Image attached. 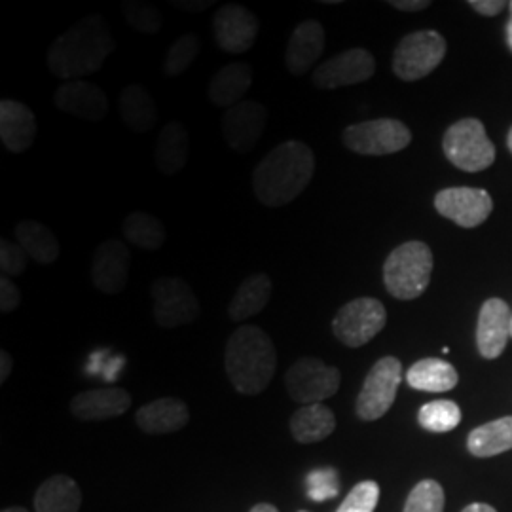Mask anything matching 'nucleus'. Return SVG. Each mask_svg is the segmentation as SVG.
<instances>
[{"instance_id":"1","label":"nucleus","mask_w":512,"mask_h":512,"mask_svg":"<svg viewBox=\"0 0 512 512\" xmlns=\"http://www.w3.org/2000/svg\"><path fill=\"white\" fill-rule=\"evenodd\" d=\"M114 50L116 42L107 19L101 14H90L55 38L48 52V69L65 82L84 80L99 73Z\"/></svg>"},{"instance_id":"2","label":"nucleus","mask_w":512,"mask_h":512,"mask_svg":"<svg viewBox=\"0 0 512 512\" xmlns=\"http://www.w3.org/2000/svg\"><path fill=\"white\" fill-rule=\"evenodd\" d=\"M315 154L302 141H285L270 150L253 171L256 200L266 207L293 203L311 183Z\"/></svg>"},{"instance_id":"3","label":"nucleus","mask_w":512,"mask_h":512,"mask_svg":"<svg viewBox=\"0 0 512 512\" xmlns=\"http://www.w3.org/2000/svg\"><path fill=\"white\" fill-rule=\"evenodd\" d=\"M224 368L241 395H260L274 380L277 351L272 338L256 325L232 332L224 351Z\"/></svg>"},{"instance_id":"4","label":"nucleus","mask_w":512,"mask_h":512,"mask_svg":"<svg viewBox=\"0 0 512 512\" xmlns=\"http://www.w3.org/2000/svg\"><path fill=\"white\" fill-rule=\"evenodd\" d=\"M433 253L423 241H406L391 251L384 264L387 293L397 300H416L433 275Z\"/></svg>"},{"instance_id":"5","label":"nucleus","mask_w":512,"mask_h":512,"mask_svg":"<svg viewBox=\"0 0 512 512\" xmlns=\"http://www.w3.org/2000/svg\"><path fill=\"white\" fill-rule=\"evenodd\" d=\"M442 148L446 158L467 173L484 171L495 162L494 143L488 139L484 124L476 118L459 120L446 129Z\"/></svg>"},{"instance_id":"6","label":"nucleus","mask_w":512,"mask_h":512,"mask_svg":"<svg viewBox=\"0 0 512 512\" xmlns=\"http://www.w3.org/2000/svg\"><path fill=\"white\" fill-rule=\"evenodd\" d=\"M342 384L336 366L323 363L319 357H300L285 374V387L294 403L323 404L334 397Z\"/></svg>"},{"instance_id":"7","label":"nucleus","mask_w":512,"mask_h":512,"mask_svg":"<svg viewBox=\"0 0 512 512\" xmlns=\"http://www.w3.org/2000/svg\"><path fill=\"white\" fill-rule=\"evenodd\" d=\"M387 323L385 306L376 298H355L342 306L332 319V332L348 348H363Z\"/></svg>"},{"instance_id":"8","label":"nucleus","mask_w":512,"mask_h":512,"mask_svg":"<svg viewBox=\"0 0 512 512\" xmlns=\"http://www.w3.org/2000/svg\"><path fill=\"white\" fill-rule=\"evenodd\" d=\"M403 382V365L397 357H382L366 374L365 384L357 397L355 412L363 421L384 418L397 399Z\"/></svg>"},{"instance_id":"9","label":"nucleus","mask_w":512,"mask_h":512,"mask_svg":"<svg viewBox=\"0 0 512 512\" xmlns=\"http://www.w3.org/2000/svg\"><path fill=\"white\" fill-rule=\"evenodd\" d=\"M446 48V40L437 31L410 33L395 48L393 73L404 82L421 80L439 67Z\"/></svg>"},{"instance_id":"10","label":"nucleus","mask_w":512,"mask_h":512,"mask_svg":"<svg viewBox=\"0 0 512 512\" xmlns=\"http://www.w3.org/2000/svg\"><path fill=\"white\" fill-rule=\"evenodd\" d=\"M150 296L154 304V321L162 329L190 325L200 315V300L181 277H160L152 283Z\"/></svg>"},{"instance_id":"11","label":"nucleus","mask_w":512,"mask_h":512,"mask_svg":"<svg viewBox=\"0 0 512 512\" xmlns=\"http://www.w3.org/2000/svg\"><path fill=\"white\" fill-rule=\"evenodd\" d=\"M342 141L355 154L387 156L408 147L412 133L399 120L380 118L348 126L342 133Z\"/></svg>"},{"instance_id":"12","label":"nucleus","mask_w":512,"mask_h":512,"mask_svg":"<svg viewBox=\"0 0 512 512\" xmlns=\"http://www.w3.org/2000/svg\"><path fill=\"white\" fill-rule=\"evenodd\" d=\"M376 73L374 55L365 48H351L313 69L311 82L319 90H338L370 80Z\"/></svg>"},{"instance_id":"13","label":"nucleus","mask_w":512,"mask_h":512,"mask_svg":"<svg viewBox=\"0 0 512 512\" xmlns=\"http://www.w3.org/2000/svg\"><path fill=\"white\" fill-rule=\"evenodd\" d=\"M435 207L442 217L461 228H476L492 215L494 200L482 188H444L435 196Z\"/></svg>"},{"instance_id":"14","label":"nucleus","mask_w":512,"mask_h":512,"mask_svg":"<svg viewBox=\"0 0 512 512\" xmlns=\"http://www.w3.org/2000/svg\"><path fill=\"white\" fill-rule=\"evenodd\" d=\"M258 18L239 4L220 6L213 18L215 42L226 54H245L255 46Z\"/></svg>"},{"instance_id":"15","label":"nucleus","mask_w":512,"mask_h":512,"mask_svg":"<svg viewBox=\"0 0 512 512\" xmlns=\"http://www.w3.org/2000/svg\"><path fill=\"white\" fill-rule=\"evenodd\" d=\"M268 124V110L258 101H241L222 116V135L236 152H251L262 139Z\"/></svg>"},{"instance_id":"16","label":"nucleus","mask_w":512,"mask_h":512,"mask_svg":"<svg viewBox=\"0 0 512 512\" xmlns=\"http://www.w3.org/2000/svg\"><path fill=\"white\" fill-rule=\"evenodd\" d=\"M129 279L128 247L118 239H107L95 251L92 260V283L101 293L120 294Z\"/></svg>"},{"instance_id":"17","label":"nucleus","mask_w":512,"mask_h":512,"mask_svg":"<svg viewBox=\"0 0 512 512\" xmlns=\"http://www.w3.org/2000/svg\"><path fill=\"white\" fill-rule=\"evenodd\" d=\"M511 308L501 298H490L478 313L476 346L484 359H497L511 336Z\"/></svg>"},{"instance_id":"18","label":"nucleus","mask_w":512,"mask_h":512,"mask_svg":"<svg viewBox=\"0 0 512 512\" xmlns=\"http://www.w3.org/2000/svg\"><path fill=\"white\" fill-rule=\"evenodd\" d=\"M55 107L76 118L97 122L109 112V97L97 84L74 80L61 84L54 93Z\"/></svg>"},{"instance_id":"19","label":"nucleus","mask_w":512,"mask_h":512,"mask_svg":"<svg viewBox=\"0 0 512 512\" xmlns=\"http://www.w3.org/2000/svg\"><path fill=\"white\" fill-rule=\"evenodd\" d=\"M131 395L124 387H99L74 395L71 414L80 421H105L126 414Z\"/></svg>"},{"instance_id":"20","label":"nucleus","mask_w":512,"mask_h":512,"mask_svg":"<svg viewBox=\"0 0 512 512\" xmlns=\"http://www.w3.org/2000/svg\"><path fill=\"white\" fill-rule=\"evenodd\" d=\"M325 44H327L325 29L319 21L306 19L300 25H296L285 50L287 71L293 76L308 73L325 52Z\"/></svg>"},{"instance_id":"21","label":"nucleus","mask_w":512,"mask_h":512,"mask_svg":"<svg viewBox=\"0 0 512 512\" xmlns=\"http://www.w3.org/2000/svg\"><path fill=\"white\" fill-rule=\"evenodd\" d=\"M37 133V116L33 110L14 99L0 101V139L4 147L21 154L35 143Z\"/></svg>"},{"instance_id":"22","label":"nucleus","mask_w":512,"mask_h":512,"mask_svg":"<svg viewBox=\"0 0 512 512\" xmlns=\"http://www.w3.org/2000/svg\"><path fill=\"white\" fill-rule=\"evenodd\" d=\"M190 421V410L177 397H164L141 406L135 412L137 427L147 435L177 433Z\"/></svg>"},{"instance_id":"23","label":"nucleus","mask_w":512,"mask_h":512,"mask_svg":"<svg viewBox=\"0 0 512 512\" xmlns=\"http://www.w3.org/2000/svg\"><path fill=\"white\" fill-rule=\"evenodd\" d=\"M253 86V69L247 63H230L215 73L209 82L207 97L219 109H230L245 101Z\"/></svg>"},{"instance_id":"24","label":"nucleus","mask_w":512,"mask_h":512,"mask_svg":"<svg viewBox=\"0 0 512 512\" xmlns=\"http://www.w3.org/2000/svg\"><path fill=\"white\" fill-rule=\"evenodd\" d=\"M190 154V135L183 122H167L156 143V167L165 177L181 173Z\"/></svg>"},{"instance_id":"25","label":"nucleus","mask_w":512,"mask_h":512,"mask_svg":"<svg viewBox=\"0 0 512 512\" xmlns=\"http://www.w3.org/2000/svg\"><path fill=\"white\" fill-rule=\"evenodd\" d=\"M80 507L82 490L71 476H50L40 484L35 494L37 512H80Z\"/></svg>"},{"instance_id":"26","label":"nucleus","mask_w":512,"mask_h":512,"mask_svg":"<svg viewBox=\"0 0 512 512\" xmlns=\"http://www.w3.org/2000/svg\"><path fill=\"white\" fill-rule=\"evenodd\" d=\"M293 439L300 444H315L329 439L336 429V416L325 404H308L294 412L289 421Z\"/></svg>"},{"instance_id":"27","label":"nucleus","mask_w":512,"mask_h":512,"mask_svg":"<svg viewBox=\"0 0 512 512\" xmlns=\"http://www.w3.org/2000/svg\"><path fill=\"white\" fill-rule=\"evenodd\" d=\"M272 277L266 274H255L247 277L238 287L230 306H228V317L234 323H241L258 315L270 302L272 296Z\"/></svg>"},{"instance_id":"28","label":"nucleus","mask_w":512,"mask_h":512,"mask_svg":"<svg viewBox=\"0 0 512 512\" xmlns=\"http://www.w3.org/2000/svg\"><path fill=\"white\" fill-rule=\"evenodd\" d=\"M406 382L418 391L444 393L458 385V370L444 359L427 357L410 366V370L406 372Z\"/></svg>"},{"instance_id":"29","label":"nucleus","mask_w":512,"mask_h":512,"mask_svg":"<svg viewBox=\"0 0 512 512\" xmlns=\"http://www.w3.org/2000/svg\"><path fill=\"white\" fill-rule=\"evenodd\" d=\"M118 107L124 124L133 133H148L156 126L158 109L147 88L139 84H129L128 88H124L120 93Z\"/></svg>"},{"instance_id":"30","label":"nucleus","mask_w":512,"mask_h":512,"mask_svg":"<svg viewBox=\"0 0 512 512\" xmlns=\"http://www.w3.org/2000/svg\"><path fill=\"white\" fill-rule=\"evenodd\" d=\"M16 238L23 251L40 266H50L59 258L61 247L52 230L37 220H21L16 226Z\"/></svg>"},{"instance_id":"31","label":"nucleus","mask_w":512,"mask_h":512,"mask_svg":"<svg viewBox=\"0 0 512 512\" xmlns=\"http://www.w3.org/2000/svg\"><path fill=\"white\" fill-rule=\"evenodd\" d=\"M467 448L476 458H492L512 450V416L473 429L467 439Z\"/></svg>"},{"instance_id":"32","label":"nucleus","mask_w":512,"mask_h":512,"mask_svg":"<svg viewBox=\"0 0 512 512\" xmlns=\"http://www.w3.org/2000/svg\"><path fill=\"white\" fill-rule=\"evenodd\" d=\"M122 230H124V236L129 239V243L145 251H158L167 239L164 222L145 211L129 213L124 219Z\"/></svg>"},{"instance_id":"33","label":"nucleus","mask_w":512,"mask_h":512,"mask_svg":"<svg viewBox=\"0 0 512 512\" xmlns=\"http://www.w3.org/2000/svg\"><path fill=\"white\" fill-rule=\"evenodd\" d=\"M418 421L429 433H448L458 427L461 410L454 401H433L421 406Z\"/></svg>"},{"instance_id":"34","label":"nucleus","mask_w":512,"mask_h":512,"mask_svg":"<svg viewBox=\"0 0 512 512\" xmlns=\"http://www.w3.org/2000/svg\"><path fill=\"white\" fill-rule=\"evenodd\" d=\"M200 54V38L194 33L177 38L167 50L164 59V73L167 76H179L190 69Z\"/></svg>"},{"instance_id":"35","label":"nucleus","mask_w":512,"mask_h":512,"mask_svg":"<svg viewBox=\"0 0 512 512\" xmlns=\"http://www.w3.org/2000/svg\"><path fill=\"white\" fill-rule=\"evenodd\" d=\"M122 14L129 27L143 35H156L162 29V14L148 2L129 0L122 4Z\"/></svg>"},{"instance_id":"36","label":"nucleus","mask_w":512,"mask_h":512,"mask_svg":"<svg viewBox=\"0 0 512 512\" xmlns=\"http://www.w3.org/2000/svg\"><path fill=\"white\" fill-rule=\"evenodd\" d=\"M403 512H444V490L437 480H421L408 495Z\"/></svg>"},{"instance_id":"37","label":"nucleus","mask_w":512,"mask_h":512,"mask_svg":"<svg viewBox=\"0 0 512 512\" xmlns=\"http://www.w3.org/2000/svg\"><path fill=\"white\" fill-rule=\"evenodd\" d=\"M380 499V486L374 480L359 482L336 512H374Z\"/></svg>"},{"instance_id":"38","label":"nucleus","mask_w":512,"mask_h":512,"mask_svg":"<svg viewBox=\"0 0 512 512\" xmlns=\"http://www.w3.org/2000/svg\"><path fill=\"white\" fill-rule=\"evenodd\" d=\"M340 492V480L334 469H317L308 475V495L313 501H327Z\"/></svg>"},{"instance_id":"39","label":"nucleus","mask_w":512,"mask_h":512,"mask_svg":"<svg viewBox=\"0 0 512 512\" xmlns=\"http://www.w3.org/2000/svg\"><path fill=\"white\" fill-rule=\"evenodd\" d=\"M29 266V255L23 251L19 243L8 239L0 241V270L6 277L21 275Z\"/></svg>"},{"instance_id":"40","label":"nucleus","mask_w":512,"mask_h":512,"mask_svg":"<svg viewBox=\"0 0 512 512\" xmlns=\"http://www.w3.org/2000/svg\"><path fill=\"white\" fill-rule=\"evenodd\" d=\"M19 304H21V293L18 287L10 281V277L2 275L0 277V311L12 313L18 310Z\"/></svg>"},{"instance_id":"41","label":"nucleus","mask_w":512,"mask_h":512,"mask_svg":"<svg viewBox=\"0 0 512 512\" xmlns=\"http://www.w3.org/2000/svg\"><path fill=\"white\" fill-rule=\"evenodd\" d=\"M469 6L482 16L494 18L497 14H501L503 8H507L509 4L503 2V0H469Z\"/></svg>"},{"instance_id":"42","label":"nucleus","mask_w":512,"mask_h":512,"mask_svg":"<svg viewBox=\"0 0 512 512\" xmlns=\"http://www.w3.org/2000/svg\"><path fill=\"white\" fill-rule=\"evenodd\" d=\"M171 4L175 6V8H179V10H183V12H190V14H200V12H205L207 8H211V6H215V2L213 0H207V2H190V0H171Z\"/></svg>"},{"instance_id":"43","label":"nucleus","mask_w":512,"mask_h":512,"mask_svg":"<svg viewBox=\"0 0 512 512\" xmlns=\"http://www.w3.org/2000/svg\"><path fill=\"white\" fill-rule=\"evenodd\" d=\"M389 6L401 10V12H421L431 6L429 0H391Z\"/></svg>"},{"instance_id":"44","label":"nucleus","mask_w":512,"mask_h":512,"mask_svg":"<svg viewBox=\"0 0 512 512\" xmlns=\"http://www.w3.org/2000/svg\"><path fill=\"white\" fill-rule=\"evenodd\" d=\"M12 355L8 351H0V384H6V380L12 374Z\"/></svg>"},{"instance_id":"45","label":"nucleus","mask_w":512,"mask_h":512,"mask_svg":"<svg viewBox=\"0 0 512 512\" xmlns=\"http://www.w3.org/2000/svg\"><path fill=\"white\" fill-rule=\"evenodd\" d=\"M461 512H497L494 507H490V505H486V503H473V505H469V507H465Z\"/></svg>"},{"instance_id":"46","label":"nucleus","mask_w":512,"mask_h":512,"mask_svg":"<svg viewBox=\"0 0 512 512\" xmlns=\"http://www.w3.org/2000/svg\"><path fill=\"white\" fill-rule=\"evenodd\" d=\"M249 512H279L277 511V507H274L272 503H258L255 505L253 509Z\"/></svg>"},{"instance_id":"47","label":"nucleus","mask_w":512,"mask_h":512,"mask_svg":"<svg viewBox=\"0 0 512 512\" xmlns=\"http://www.w3.org/2000/svg\"><path fill=\"white\" fill-rule=\"evenodd\" d=\"M507 44H509V48H511L512 52V14L509 23H507Z\"/></svg>"},{"instance_id":"48","label":"nucleus","mask_w":512,"mask_h":512,"mask_svg":"<svg viewBox=\"0 0 512 512\" xmlns=\"http://www.w3.org/2000/svg\"><path fill=\"white\" fill-rule=\"evenodd\" d=\"M2 512H29L25 507H8V509H4Z\"/></svg>"},{"instance_id":"49","label":"nucleus","mask_w":512,"mask_h":512,"mask_svg":"<svg viewBox=\"0 0 512 512\" xmlns=\"http://www.w3.org/2000/svg\"><path fill=\"white\" fill-rule=\"evenodd\" d=\"M507 145H509V150H511L512 154V128L511 131H509V137H507Z\"/></svg>"},{"instance_id":"50","label":"nucleus","mask_w":512,"mask_h":512,"mask_svg":"<svg viewBox=\"0 0 512 512\" xmlns=\"http://www.w3.org/2000/svg\"><path fill=\"white\" fill-rule=\"evenodd\" d=\"M509 10H511V14H512V2H511V4H509Z\"/></svg>"},{"instance_id":"51","label":"nucleus","mask_w":512,"mask_h":512,"mask_svg":"<svg viewBox=\"0 0 512 512\" xmlns=\"http://www.w3.org/2000/svg\"><path fill=\"white\" fill-rule=\"evenodd\" d=\"M511 336H512V315H511Z\"/></svg>"},{"instance_id":"52","label":"nucleus","mask_w":512,"mask_h":512,"mask_svg":"<svg viewBox=\"0 0 512 512\" xmlns=\"http://www.w3.org/2000/svg\"><path fill=\"white\" fill-rule=\"evenodd\" d=\"M302 512H304V511H302Z\"/></svg>"}]
</instances>
